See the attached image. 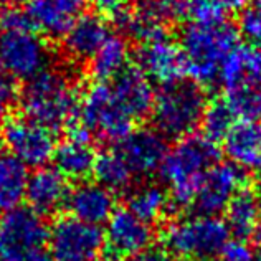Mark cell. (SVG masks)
Masks as SVG:
<instances>
[{
    "label": "cell",
    "mask_w": 261,
    "mask_h": 261,
    "mask_svg": "<svg viewBox=\"0 0 261 261\" xmlns=\"http://www.w3.org/2000/svg\"><path fill=\"white\" fill-rule=\"evenodd\" d=\"M111 35L105 18L99 15H81L63 35V50L74 61H89L106 38Z\"/></svg>",
    "instance_id": "ffe728a7"
},
{
    "label": "cell",
    "mask_w": 261,
    "mask_h": 261,
    "mask_svg": "<svg viewBox=\"0 0 261 261\" xmlns=\"http://www.w3.org/2000/svg\"><path fill=\"white\" fill-rule=\"evenodd\" d=\"M50 46L35 29L0 32V65L13 80L35 78L50 66Z\"/></svg>",
    "instance_id": "ba28073f"
},
{
    "label": "cell",
    "mask_w": 261,
    "mask_h": 261,
    "mask_svg": "<svg viewBox=\"0 0 261 261\" xmlns=\"http://www.w3.org/2000/svg\"><path fill=\"white\" fill-rule=\"evenodd\" d=\"M230 240V230L218 217L195 215L170 222L162 230L164 251L180 261H212Z\"/></svg>",
    "instance_id": "277c9868"
},
{
    "label": "cell",
    "mask_w": 261,
    "mask_h": 261,
    "mask_svg": "<svg viewBox=\"0 0 261 261\" xmlns=\"http://www.w3.org/2000/svg\"><path fill=\"white\" fill-rule=\"evenodd\" d=\"M226 220L225 223L228 226L230 233L235 238L246 240L253 237L255 226L261 217V198L258 192L245 185L238 194L231 198V202L226 207Z\"/></svg>",
    "instance_id": "7402d4cb"
},
{
    "label": "cell",
    "mask_w": 261,
    "mask_h": 261,
    "mask_svg": "<svg viewBox=\"0 0 261 261\" xmlns=\"http://www.w3.org/2000/svg\"><path fill=\"white\" fill-rule=\"evenodd\" d=\"M253 238H255L256 242L261 243V217H259L258 223H256V226H255V231H253Z\"/></svg>",
    "instance_id": "74e56055"
},
{
    "label": "cell",
    "mask_w": 261,
    "mask_h": 261,
    "mask_svg": "<svg viewBox=\"0 0 261 261\" xmlns=\"http://www.w3.org/2000/svg\"><path fill=\"white\" fill-rule=\"evenodd\" d=\"M111 86L119 105L134 121H141L152 113L155 99L152 81L139 66H127Z\"/></svg>",
    "instance_id": "e0dca14e"
},
{
    "label": "cell",
    "mask_w": 261,
    "mask_h": 261,
    "mask_svg": "<svg viewBox=\"0 0 261 261\" xmlns=\"http://www.w3.org/2000/svg\"><path fill=\"white\" fill-rule=\"evenodd\" d=\"M225 101L240 119H261V88L248 83H240L226 89Z\"/></svg>",
    "instance_id": "83f0119b"
},
{
    "label": "cell",
    "mask_w": 261,
    "mask_h": 261,
    "mask_svg": "<svg viewBox=\"0 0 261 261\" xmlns=\"http://www.w3.org/2000/svg\"><path fill=\"white\" fill-rule=\"evenodd\" d=\"M240 32L255 46H261V0H250L242 10Z\"/></svg>",
    "instance_id": "f546056e"
},
{
    "label": "cell",
    "mask_w": 261,
    "mask_h": 261,
    "mask_svg": "<svg viewBox=\"0 0 261 261\" xmlns=\"http://www.w3.org/2000/svg\"><path fill=\"white\" fill-rule=\"evenodd\" d=\"M17 96H18L17 81L0 65V134H2L7 121H9V116L17 101Z\"/></svg>",
    "instance_id": "4dcf8cb0"
},
{
    "label": "cell",
    "mask_w": 261,
    "mask_h": 261,
    "mask_svg": "<svg viewBox=\"0 0 261 261\" xmlns=\"http://www.w3.org/2000/svg\"><path fill=\"white\" fill-rule=\"evenodd\" d=\"M66 207L71 217L99 226L106 223L114 212V194L98 182H81L68 195Z\"/></svg>",
    "instance_id": "ac0fdd59"
},
{
    "label": "cell",
    "mask_w": 261,
    "mask_h": 261,
    "mask_svg": "<svg viewBox=\"0 0 261 261\" xmlns=\"http://www.w3.org/2000/svg\"><path fill=\"white\" fill-rule=\"evenodd\" d=\"M222 261H251L253 250L248 243L242 238H231L225 243V246L220 251Z\"/></svg>",
    "instance_id": "d6a6232c"
},
{
    "label": "cell",
    "mask_w": 261,
    "mask_h": 261,
    "mask_svg": "<svg viewBox=\"0 0 261 261\" xmlns=\"http://www.w3.org/2000/svg\"><path fill=\"white\" fill-rule=\"evenodd\" d=\"M33 29L27 10L17 5H4L0 9V32H15Z\"/></svg>",
    "instance_id": "1f68e13d"
},
{
    "label": "cell",
    "mask_w": 261,
    "mask_h": 261,
    "mask_svg": "<svg viewBox=\"0 0 261 261\" xmlns=\"http://www.w3.org/2000/svg\"><path fill=\"white\" fill-rule=\"evenodd\" d=\"M207 108V96L202 86L189 81H178L175 85L162 86L155 93L152 106V122L155 130L164 137L184 139L192 136L202 124Z\"/></svg>",
    "instance_id": "5b68a950"
},
{
    "label": "cell",
    "mask_w": 261,
    "mask_h": 261,
    "mask_svg": "<svg viewBox=\"0 0 261 261\" xmlns=\"http://www.w3.org/2000/svg\"><path fill=\"white\" fill-rule=\"evenodd\" d=\"M136 60L137 66L146 73V76L161 86L184 81L187 74V61L182 46L169 37L141 43Z\"/></svg>",
    "instance_id": "4fadbf2b"
},
{
    "label": "cell",
    "mask_w": 261,
    "mask_h": 261,
    "mask_svg": "<svg viewBox=\"0 0 261 261\" xmlns=\"http://www.w3.org/2000/svg\"><path fill=\"white\" fill-rule=\"evenodd\" d=\"M127 208L149 225L161 222L169 212L174 210V203L170 200L167 190L159 185L149 184L136 189L127 198Z\"/></svg>",
    "instance_id": "d4e9b609"
},
{
    "label": "cell",
    "mask_w": 261,
    "mask_h": 261,
    "mask_svg": "<svg viewBox=\"0 0 261 261\" xmlns=\"http://www.w3.org/2000/svg\"><path fill=\"white\" fill-rule=\"evenodd\" d=\"M29 167L23 166L10 152H0V212L18 208L25 200L27 184H29Z\"/></svg>",
    "instance_id": "603a6c76"
},
{
    "label": "cell",
    "mask_w": 261,
    "mask_h": 261,
    "mask_svg": "<svg viewBox=\"0 0 261 261\" xmlns=\"http://www.w3.org/2000/svg\"><path fill=\"white\" fill-rule=\"evenodd\" d=\"M70 185L68 178L55 167H40L29 177L25 200L40 217H50L65 207Z\"/></svg>",
    "instance_id": "9a60e30c"
},
{
    "label": "cell",
    "mask_w": 261,
    "mask_h": 261,
    "mask_svg": "<svg viewBox=\"0 0 261 261\" xmlns=\"http://www.w3.org/2000/svg\"><path fill=\"white\" fill-rule=\"evenodd\" d=\"M246 185L243 169L231 162H217L203 175L195 200L192 203L198 215L217 217L226 210L231 198Z\"/></svg>",
    "instance_id": "7c38bea8"
},
{
    "label": "cell",
    "mask_w": 261,
    "mask_h": 261,
    "mask_svg": "<svg viewBox=\"0 0 261 261\" xmlns=\"http://www.w3.org/2000/svg\"><path fill=\"white\" fill-rule=\"evenodd\" d=\"M228 13L225 0H180V17H187L190 23L226 22Z\"/></svg>",
    "instance_id": "f1b7e54d"
},
{
    "label": "cell",
    "mask_w": 261,
    "mask_h": 261,
    "mask_svg": "<svg viewBox=\"0 0 261 261\" xmlns=\"http://www.w3.org/2000/svg\"><path fill=\"white\" fill-rule=\"evenodd\" d=\"M86 0H29L27 13L33 29L45 37L63 38L68 29L83 15Z\"/></svg>",
    "instance_id": "2e32d148"
},
{
    "label": "cell",
    "mask_w": 261,
    "mask_h": 261,
    "mask_svg": "<svg viewBox=\"0 0 261 261\" xmlns=\"http://www.w3.org/2000/svg\"><path fill=\"white\" fill-rule=\"evenodd\" d=\"M226 2V5H228V9H230V12H242L246 5H248V2L250 0H225Z\"/></svg>",
    "instance_id": "8d00e7d4"
},
{
    "label": "cell",
    "mask_w": 261,
    "mask_h": 261,
    "mask_svg": "<svg viewBox=\"0 0 261 261\" xmlns=\"http://www.w3.org/2000/svg\"><path fill=\"white\" fill-rule=\"evenodd\" d=\"M93 175L96 182L108 189L111 194H122L130 189L134 180V172L127 166L124 157L119 150H105L96 157V164L93 169Z\"/></svg>",
    "instance_id": "484cf974"
},
{
    "label": "cell",
    "mask_w": 261,
    "mask_h": 261,
    "mask_svg": "<svg viewBox=\"0 0 261 261\" xmlns=\"http://www.w3.org/2000/svg\"><path fill=\"white\" fill-rule=\"evenodd\" d=\"M20 106L25 118L55 133L73 122L80 108V98L70 74L46 68L27 81L20 94Z\"/></svg>",
    "instance_id": "6da1fadb"
},
{
    "label": "cell",
    "mask_w": 261,
    "mask_h": 261,
    "mask_svg": "<svg viewBox=\"0 0 261 261\" xmlns=\"http://www.w3.org/2000/svg\"><path fill=\"white\" fill-rule=\"evenodd\" d=\"M43 217L18 207L0 217V261H53Z\"/></svg>",
    "instance_id": "8992f818"
},
{
    "label": "cell",
    "mask_w": 261,
    "mask_h": 261,
    "mask_svg": "<svg viewBox=\"0 0 261 261\" xmlns=\"http://www.w3.org/2000/svg\"><path fill=\"white\" fill-rule=\"evenodd\" d=\"M129 46L119 35H109L106 42L89 60V73L96 81L116 80L127 68Z\"/></svg>",
    "instance_id": "cb8c5ba5"
},
{
    "label": "cell",
    "mask_w": 261,
    "mask_h": 261,
    "mask_svg": "<svg viewBox=\"0 0 261 261\" xmlns=\"http://www.w3.org/2000/svg\"><path fill=\"white\" fill-rule=\"evenodd\" d=\"M180 46L192 81L210 88L220 81L225 58L240 46V33L228 22L189 23L182 32Z\"/></svg>",
    "instance_id": "3957f363"
},
{
    "label": "cell",
    "mask_w": 261,
    "mask_h": 261,
    "mask_svg": "<svg viewBox=\"0 0 261 261\" xmlns=\"http://www.w3.org/2000/svg\"><path fill=\"white\" fill-rule=\"evenodd\" d=\"M7 152L27 167H45L57 150L55 133L29 118L9 119L2 130Z\"/></svg>",
    "instance_id": "30bf717a"
},
{
    "label": "cell",
    "mask_w": 261,
    "mask_h": 261,
    "mask_svg": "<svg viewBox=\"0 0 261 261\" xmlns=\"http://www.w3.org/2000/svg\"><path fill=\"white\" fill-rule=\"evenodd\" d=\"M261 88V46H246V80ZM243 81V83H245Z\"/></svg>",
    "instance_id": "836d02e7"
},
{
    "label": "cell",
    "mask_w": 261,
    "mask_h": 261,
    "mask_svg": "<svg viewBox=\"0 0 261 261\" xmlns=\"http://www.w3.org/2000/svg\"><path fill=\"white\" fill-rule=\"evenodd\" d=\"M105 248V233L74 217L58 218L50 228L48 251L53 261H96Z\"/></svg>",
    "instance_id": "9c48e42d"
},
{
    "label": "cell",
    "mask_w": 261,
    "mask_h": 261,
    "mask_svg": "<svg viewBox=\"0 0 261 261\" xmlns=\"http://www.w3.org/2000/svg\"><path fill=\"white\" fill-rule=\"evenodd\" d=\"M256 192H258V195L261 198V170H259V177H258V189H256Z\"/></svg>",
    "instance_id": "60d3db41"
},
{
    "label": "cell",
    "mask_w": 261,
    "mask_h": 261,
    "mask_svg": "<svg viewBox=\"0 0 261 261\" xmlns=\"http://www.w3.org/2000/svg\"><path fill=\"white\" fill-rule=\"evenodd\" d=\"M154 231L150 225L137 218L127 207L113 212L106 222L105 251L108 259L121 261L150 248Z\"/></svg>",
    "instance_id": "8fae6325"
},
{
    "label": "cell",
    "mask_w": 261,
    "mask_h": 261,
    "mask_svg": "<svg viewBox=\"0 0 261 261\" xmlns=\"http://www.w3.org/2000/svg\"><path fill=\"white\" fill-rule=\"evenodd\" d=\"M218 159L217 144L205 136H187L167 150L159 174L170 190L174 207H189L194 203L203 175Z\"/></svg>",
    "instance_id": "7a4b0ae2"
},
{
    "label": "cell",
    "mask_w": 261,
    "mask_h": 261,
    "mask_svg": "<svg viewBox=\"0 0 261 261\" xmlns=\"http://www.w3.org/2000/svg\"><path fill=\"white\" fill-rule=\"evenodd\" d=\"M237 116L231 111L228 102L225 98L212 99L205 108L203 118H202V130L203 136L212 142H223L226 134L230 133V129L235 126Z\"/></svg>",
    "instance_id": "4316f807"
},
{
    "label": "cell",
    "mask_w": 261,
    "mask_h": 261,
    "mask_svg": "<svg viewBox=\"0 0 261 261\" xmlns=\"http://www.w3.org/2000/svg\"><path fill=\"white\" fill-rule=\"evenodd\" d=\"M86 2L91 4L94 7V10H98L99 13L116 17L119 12L124 10L126 0H86Z\"/></svg>",
    "instance_id": "e575fe53"
},
{
    "label": "cell",
    "mask_w": 261,
    "mask_h": 261,
    "mask_svg": "<svg viewBox=\"0 0 261 261\" xmlns=\"http://www.w3.org/2000/svg\"><path fill=\"white\" fill-rule=\"evenodd\" d=\"M251 261H261V243H259L258 248L253 251V259Z\"/></svg>",
    "instance_id": "f35d334b"
},
{
    "label": "cell",
    "mask_w": 261,
    "mask_h": 261,
    "mask_svg": "<svg viewBox=\"0 0 261 261\" xmlns=\"http://www.w3.org/2000/svg\"><path fill=\"white\" fill-rule=\"evenodd\" d=\"M225 154L243 170H261V119H240L223 139Z\"/></svg>",
    "instance_id": "d6986e66"
},
{
    "label": "cell",
    "mask_w": 261,
    "mask_h": 261,
    "mask_svg": "<svg viewBox=\"0 0 261 261\" xmlns=\"http://www.w3.org/2000/svg\"><path fill=\"white\" fill-rule=\"evenodd\" d=\"M96 261H109V259H96Z\"/></svg>",
    "instance_id": "b9f144b4"
},
{
    "label": "cell",
    "mask_w": 261,
    "mask_h": 261,
    "mask_svg": "<svg viewBox=\"0 0 261 261\" xmlns=\"http://www.w3.org/2000/svg\"><path fill=\"white\" fill-rule=\"evenodd\" d=\"M18 2H23V0H0L2 5H17Z\"/></svg>",
    "instance_id": "ab89813d"
},
{
    "label": "cell",
    "mask_w": 261,
    "mask_h": 261,
    "mask_svg": "<svg viewBox=\"0 0 261 261\" xmlns=\"http://www.w3.org/2000/svg\"><path fill=\"white\" fill-rule=\"evenodd\" d=\"M80 122L91 136L109 142H122L134 130V119L122 109L113 86L105 81L89 85L80 99Z\"/></svg>",
    "instance_id": "52a82bcc"
},
{
    "label": "cell",
    "mask_w": 261,
    "mask_h": 261,
    "mask_svg": "<svg viewBox=\"0 0 261 261\" xmlns=\"http://www.w3.org/2000/svg\"><path fill=\"white\" fill-rule=\"evenodd\" d=\"M126 261H172L169 255L164 250L159 248H147L137 255L127 258Z\"/></svg>",
    "instance_id": "d590c367"
},
{
    "label": "cell",
    "mask_w": 261,
    "mask_h": 261,
    "mask_svg": "<svg viewBox=\"0 0 261 261\" xmlns=\"http://www.w3.org/2000/svg\"><path fill=\"white\" fill-rule=\"evenodd\" d=\"M98 154L91 147V142L68 137L61 142L53 154L55 169L71 180H86L93 175V169Z\"/></svg>",
    "instance_id": "44dd1931"
},
{
    "label": "cell",
    "mask_w": 261,
    "mask_h": 261,
    "mask_svg": "<svg viewBox=\"0 0 261 261\" xmlns=\"http://www.w3.org/2000/svg\"><path fill=\"white\" fill-rule=\"evenodd\" d=\"M167 150L166 137L155 129L133 130L119 144V154L124 157L134 175L141 177L159 172Z\"/></svg>",
    "instance_id": "5bb4252c"
}]
</instances>
